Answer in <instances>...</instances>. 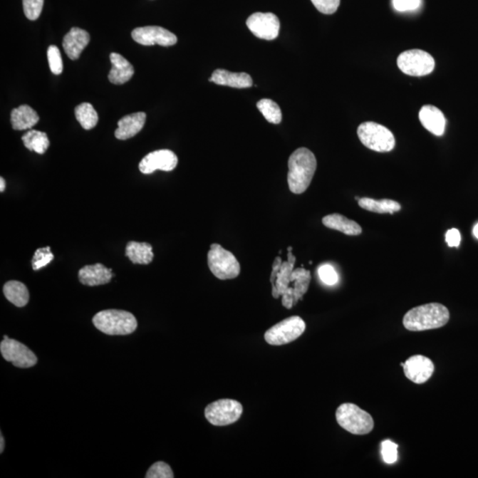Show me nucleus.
<instances>
[{
    "instance_id": "1",
    "label": "nucleus",
    "mask_w": 478,
    "mask_h": 478,
    "mask_svg": "<svg viewBox=\"0 0 478 478\" xmlns=\"http://www.w3.org/2000/svg\"><path fill=\"white\" fill-rule=\"evenodd\" d=\"M287 181L290 191L302 194L311 185L317 167L315 155L309 149L301 147L291 153L288 160Z\"/></svg>"
},
{
    "instance_id": "2",
    "label": "nucleus",
    "mask_w": 478,
    "mask_h": 478,
    "mask_svg": "<svg viewBox=\"0 0 478 478\" xmlns=\"http://www.w3.org/2000/svg\"><path fill=\"white\" fill-rule=\"evenodd\" d=\"M450 319L447 306L440 303L415 306L403 317V326L410 331H425L439 329L446 326Z\"/></svg>"
},
{
    "instance_id": "3",
    "label": "nucleus",
    "mask_w": 478,
    "mask_h": 478,
    "mask_svg": "<svg viewBox=\"0 0 478 478\" xmlns=\"http://www.w3.org/2000/svg\"><path fill=\"white\" fill-rule=\"evenodd\" d=\"M93 322L98 331L111 336L129 335L137 327L136 317L123 310H103L93 317Z\"/></svg>"
},
{
    "instance_id": "4",
    "label": "nucleus",
    "mask_w": 478,
    "mask_h": 478,
    "mask_svg": "<svg viewBox=\"0 0 478 478\" xmlns=\"http://www.w3.org/2000/svg\"><path fill=\"white\" fill-rule=\"evenodd\" d=\"M339 426L353 435H367L374 429V420L355 404L344 403L336 411Z\"/></svg>"
},
{
    "instance_id": "5",
    "label": "nucleus",
    "mask_w": 478,
    "mask_h": 478,
    "mask_svg": "<svg viewBox=\"0 0 478 478\" xmlns=\"http://www.w3.org/2000/svg\"><path fill=\"white\" fill-rule=\"evenodd\" d=\"M359 140L365 147L378 152H388L395 147V137L388 128L377 123H361L357 130Z\"/></svg>"
},
{
    "instance_id": "6",
    "label": "nucleus",
    "mask_w": 478,
    "mask_h": 478,
    "mask_svg": "<svg viewBox=\"0 0 478 478\" xmlns=\"http://www.w3.org/2000/svg\"><path fill=\"white\" fill-rule=\"evenodd\" d=\"M207 264L218 279H234L239 276L240 264L235 255L219 244H212L207 254Z\"/></svg>"
},
{
    "instance_id": "7",
    "label": "nucleus",
    "mask_w": 478,
    "mask_h": 478,
    "mask_svg": "<svg viewBox=\"0 0 478 478\" xmlns=\"http://www.w3.org/2000/svg\"><path fill=\"white\" fill-rule=\"evenodd\" d=\"M305 331L306 323L301 317L291 316L270 328L264 338L269 345H284L296 341Z\"/></svg>"
},
{
    "instance_id": "8",
    "label": "nucleus",
    "mask_w": 478,
    "mask_h": 478,
    "mask_svg": "<svg viewBox=\"0 0 478 478\" xmlns=\"http://www.w3.org/2000/svg\"><path fill=\"white\" fill-rule=\"evenodd\" d=\"M398 67L407 76H423L430 74L435 68V61L425 51L414 49L401 53L397 60Z\"/></svg>"
},
{
    "instance_id": "9",
    "label": "nucleus",
    "mask_w": 478,
    "mask_h": 478,
    "mask_svg": "<svg viewBox=\"0 0 478 478\" xmlns=\"http://www.w3.org/2000/svg\"><path fill=\"white\" fill-rule=\"evenodd\" d=\"M243 414V407L239 401L229 399L219 400L206 407L205 417L212 425L227 426L238 422Z\"/></svg>"
},
{
    "instance_id": "10",
    "label": "nucleus",
    "mask_w": 478,
    "mask_h": 478,
    "mask_svg": "<svg viewBox=\"0 0 478 478\" xmlns=\"http://www.w3.org/2000/svg\"><path fill=\"white\" fill-rule=\"evenodd\" d=\"M3 358L18 368H27L35 366L38 358L26 345L14 339H4L0 344Z\"/></svg>"
},
{
    "instance_id": "11",
    "label": "nucleus",
    "mask_w": 478,
    "mask_h": 478,
    "mask_svg": "<svg viewBox=\"0 0 478 478\" xmlns=\"http://www.w3.org/2000/svg\"><path fill=\"white\" fill-rule=\"evenodd\" d=\"M248 28L261 39L274 40L279 35L280 21L273 13H255L246 21Z\"/></svg>"
},
{
    "instance_id": "12",
    "label": "nucleus",
    "mask_w": 478,
    "mask_h": 478,
    "mask_svg": "<svg viewBox=\"0 0 478 478\" xmlns=\"http://www.w3.org/2000/svg\"><path fill=\"white\" fill-rule=\"evenodd\" d=\"M133 38L140 45L171 46L177 43V36L159 26H145L135 28L131 33Z\"/></svg>"
},
{
    "instance_id": "13",
    "label": "nucleus",
    "mask_w": 478,
    "mask_h": 478,
    "mask_svg": "<svg viewBox=\"0 0 478 478\" xmlns=\"http://www.w3.org/2000/svg\"><path fill=\"white\" fill-rule=\"evenodd\" d=\"M178 163L177 156L170 150H158L150 152L140 163L142 173L149 175L156 170L172 171Z\"/></svg>"
},
{
    "instance_id": "14",
    "label": "nucleus",
    "mask_w": 478,
    "mask_h": 478,
    "mask_svg": "<svg viewBox=\"0 0 478 478\" xmlns=\"http://www.w3.org/2000/svg\"><path fill=\"white\" fill-rule=\"evenodd\" d=\"M434 364L428 357L415 355L410 357L403 365L405 375L415 384H425L434 373Z\"/></svg>"
},
{
    "instance_id": "15",
    "label": "nucleus",
    "mask_w": 478,
    "mask_h": 478,
    "mask_svg": "<svg viewBox=\"0 0 478 478\" xmlns=\"http://www.w3.org/2000/svg\"><path fill=\"white\" fill-rule=\"evenodd\" d=\"M422 125L435 136L441 137L446 130L447 120L439 108L432 105H423L419 112Z\"/></svg>"
},
{
    "instance_id": "16",
    "label": "nucleus",
    "mask_w": 478,
    "mask_h": 478,
    "mask_svg": "<svg viewBox=\"0 0 478 478\" xmlns=\"http://www.w3.org/2000/svg\"><path fill=\"white\" fill-rule=\"evenodd\" d=\"M89 43V33L82 28L74 27L64 36L62 46L69 59L76 61L79 59L83 51Z\"/></svg>"
},
{
    "instance_id": "17",
    "label": "nucleus",
    "mask_w": 478,
    "mask_h": 478,
    "mask_svg": "<svg viewBox=\"0 0 478 478\" xmlns=\"http://www.w3.org/2000/svg\"><path fill=\"white\" fill-rule=\"evenodd\" d=\"M209 81L218 85L237 89L249 88L254 85L253 79L246 73H233L221 68L217 69L212 74Z\"/></svg>"
},
{
    "instance_id": "18",
    "label": "nucleus",
    "mask_w": 478,
    "mask_h": 478,
    "mask_svg": "<svg viewBox=\"0 0 478 478\" xmlns=\"http://www.w3.org/2000/svg\"><path fill=\"white\" fill-rule=\"evenodd\" d=\"M145 120L147 115L144 112L124 116L118 122V129L115 133V137L120 140H127L136 136L143 129Z\"/></svg>"
},
{
    "instance_id": "19",
    "label": "nucleus",
    "mask_w": 478,
    "mask_h": 478,
    "mask_svg": "<svg viewBox=\"0 0 478 478\" xmlns=\"http://www.w3.org/2000/svg\"><path fill=\"white\" fill-rule=\"evenodd\" d=\"M114 276L112 269L100 264L85 266L79 270L80 282L88 286H98L108 284L110 282Z\"/></svg>"
},
{
    "instance_id": "20",
    "label": "nucleus",
    "mask_w": 478,
    "mask_h": 478,
    "mask_svg": "<svg viewBox=\"0 0 478 478\" xmlns=\"http://www.w3.org/2000/svg\"><path fill=\"white\" fill-rule=\"evenodd\" d=\"M112 69L108 75L109 81L114 85H123L129 82L134 75L133 66L119 53L110 54Z\"/></svg>"
},
{
    "instance_id": "21",
    "label": "nucleus",
    "mask_w": 478,
    "mask_h": 478,
    "mask_svg": "<svg viewBox=\"0 0 478 478\" xmlns=\"http://www.w3.org/2000/svg\"><path fill=\"white\" fill-rule=\"evenodd\" d=\"M323 224L326 227L341 232L348 236H358L363 233V229L356 222L350 220L344 215L332 214L323 218Z\"/></svg>"
},
{
    "instance_id": "22",
    "label": "nucleus",
    "mask_w": 478,
    "mask_h": 478,
    "mask_svg": "<svg viewBox=\"0 0 478 478\" xmlns=\"http://www.w3.org/2000/svg\"><path fill=\"white\" fill-rule=\"evenodd\" d=\"M39 122V116L30 105H23L11 113V123L16 130L32 129Z\"/></svg>"
},
{
    "instance_id": "23",
    "label": "nucleus",
    "mask_w": 478,
    "mask_h": 478,
    "mask_svg": "<svg viewBox=\"0 0 478 478\" xmlns=\"http://www.w3.org/2000/svg\"><path fill=\"white\" fill-rule=\"evenodd\" d=\"M293 247H288V260L283 261L281 265L279 272L276 274V287L272 290L274 298H279L280 295H283L291 283V275L294 269L295 262H296V257L291 253Z\"/></svg>"
},
{
    "instance_id": "24",
    "label": "nucleus",
    "mask_w": 478,
    "mask_h": 478,
    "mask_svg": "<svg viewBox=\"0 0 478 478\" xmlns=\"http://www.w3.org/2000/svg\"><path fill=\"white\" fill-rule=\"evenodd\" d=\"M125 254L134 264L143 265L151 264L155 256L151 244L135 241H131L127 244Z\"/></svg>"
},
{
    "instance_id": "25",
    "label": "nucleus",
    "mask_w": 478,
    "mask_h": 478,
    "mask_svg": "<svg viewBox=\"0 0 478 478\" xmlns=\"http://www.w3.org/2000/svg\"><path fill=\"white\" fill-rule=\"evenodd\" d=\"M358 204L361 209L377 214H393L401 209L399 202L388 199L377 200L370 198H361L358 200Z\"/></svg>"
},
{
    "instance_id": "26",
    "label": "nucleus",
    "mask_w": 478,
    "mask_h": 478,
    "mask_svg": "<svg viewBox=\"0 0 478 478\" xmlns=\"http://www.w3.org/2000/svg\"><path fill=\"white\" fill-rule=\"evenodd\" d=\"M4 294L11 303L18 306V308H23L26 306L30 299V293L25 284L18 281H9L3 288Z\"/></svg>"
},
{
    "instance_id": "27",
    "label": "nucleus",
    "mask_w": 478,
    "mask_h": 478,
    "mask_svg": "<svg viewBox=\"0 0 478 478\" xmlns=\"http://www.w3.org/2000/svg\"><path fill=\"white\" fill-rule=\"evenodd\" d=\"M21 140H23L25 147L39 155L45 153L50 145L48 137L42 131L31 130L24 135Z\"/></svg>"
},
{
    "instance_id": "28",
    "label": "nucleus",
    "mask_w": 478,
    "mask_h": 478,
    "mask_svg": "<svg viewBox=\"0 0 478 478\" xmlns=\"http://www.w3.org/2000/svg\"><path fill=\"white\" fill-rule=\"evenodd\" d=\"M311 275L309 270L304 268L293 269L291 275V283H294V304H296L298 299H301L308 290Z\"/></svg>"
},
{
    "instance_id": "29",
    "label": "nucleus",
    "mask_w": 478,
    "mask_h": 478,
    "mask_svg": "<svg viewBox=\"0 0 478 478\" xmlns=\"http://www.w3.org/2000/svg\"><path fill=\"white\" fill-rule=\"evenodd\" d=\"M75 115L76 120L86 130L93 129L97 125L98 113L95 110L93 105L90 103H82L78 105L75 109Z\"/></svg>"
},
{
    "instance_id": "30",
    "label": "nucleus",
    "mask_w": 478,
    "mask_h": 478,
    "mask_svg": "<svg viewBox=\"0 0 478 478\" xmlns=\"http://www.w3.org/2000/svg\"><path fill=\"white\" fill-rule=\"evenodd\" d=\"M257 108L269 123L279 124L282 122V111L275 101L264 98L258 102Z\"/></svg>"
},
{
    "instance_id": "31",
    "label": "nucleus",
    "mask_w": 478,
    "mask_h": 478,
    "mask_svg": "<svg viewBox=\"0 0 478 478\" xmlns=\"http://www.w3.org/2000/svg\"><path fill=\"white\" fill-rule=\"evenodd\" d=\"M54 255L51 251L50 246L39 248L36 251L34 257L32 259V268L38 270L48 265L53 260Z\"/></svg>"
},
{
    "instance_id": "32",
    "label": "nucleus",
    "mask_w": 478,
    "mask_h": 478,
    "mask_svg": "<svg viewBox=\"0 0 478 478\" xmlns=\"http://www.w3.org/2000/svg\"><path fill=\"white\" fill-rule=\"evenodd\" d=\"M47 58H48L51 71L54 75H61L63 71V63H62L60 50L56 46H49L47 51Z\"/></svg>"
},
{
    "instance_id": "33",
    "label": "nucleus",
    "mask_w": 478,
    "mask_h": 478,
    "mask_svg": "<svg viewBox=\"0 0 478 478\" xmlns=\"http://www.w3.org/2000/svg\"><path fill=\"white\" fill-rule=\"evenodd\" d=\"M45 0H23L24 14L28 20L38 19L42 13Z\"/></svg>"
},
{
    "instance_id": "34",
    "label": "nucleus",
    "mask_w": 478,
    "mask_h": 478,
    "mask_svg": "<svg viewBox=\"0 0 478 478\" xmlns=\"http://www.w3.org/2000/svg\"><path fill=\"white\" fill-rule=\"evenodd\" d=\"M174 473L170 466L163 462H155L147 473V478H173Z\"/></svg>"
},
{
    "instance_id": "35",
    "label": "nucleus",
    "mask_w": 478,
    "mask_h": 478,
    "mask_svg": "<svg viewBox=\"0 0 478 478\" xmlns=\"http://www.w3.org/2000/svg\"><path fill=\"white\" fill-rule=\"evenodd\" d=\"M318 275L322 282L327 286H334L338 282V275L335 269L330 264L320 266Z\"/></svg>"
},
{
    "instance_id": "36",
    "label": "nucleus",
    "mask_w": 478,
    "mask_h": 478,
    "mask_svg": "<svg viewBox=\"0 0 478 478\" xmlns=\"http://www.w3.org/2000/svg\"><path fill=\"white\" fill-rule=\"evenodd\" d=\"M382 457L388 464H393L398 459V445L390 440L382 443Z\"/></svg>"
},
{
    "instance_id": "37",
    "label": "nucleus",
    "mask_w": 478,
    "mask_h": 478,
    "mask_svg": "<svg viewBox=\"0 0 478 478\" xmlns=\"http://www.w3.org/2000/svg\"><path fill=\"white\" fill-rule=\"evenodd\" d=\"M311 1L316 9L324 14H332L337 12L341 5V0H311Z\"/></svg>"
},
{
    "instance_id": "38",
    "label": "nucleus",
    "mask_w": 478,
    "mask_h": 478,
    "mask_svg": "<svg viewBox=\"0 0 478 478\" xmlns=\"http://www.w3.org/2000/svg\"><path fill=\"white\" fill-rule=\"evenodd\" d=\"M421 3V0H393L394 9L399 12L417 10Z\"/></svg>"
},
{
    "instance_id": "39",
    "label": "nucleus",
    "mask_w": 478,
    "mask_h": 478,
    "mask_svg": "<svg viewBox=\"0 0 478 478\" xmlns=\"http://www.w3.org/2000/svg\"><path fill=\"white\" fill-rule=\"evenodd\" d=\"M461 232L457 229H448L446 234V242L449 247L458 248L459 244H461Z\"/></svg>"
},
{
    "instance_id": "40",
    "label": "nucleus",
    "mask_w": 478,
    "mask_h": 478,
    "mask_svg": "<svg viewBox=\"0 0 478 478\" xmlns=\"http://www.w3.org/2000/svg\"><path fill=\"white\" fill-rule=\"evenodd\" d=\"M283 261L280 257H276L275 261H274L271 277H270V281H271L272 288L275 289L276 287V274L280 269L281 265H282ZM272 289V290H273Z\"/></svg>"
},
{
    "instance_id": "41",
    "label": "nucleus",
    "mask_w": 478,
    "mask_h": 478,
    "mask_svg": "<svg viewBox=\"0 0 478 478\" xmlns=\"http://www.w3.org/2000/svg\"><path fill=\"white\" fill-rule=\"evenodd\" d=\"M6 189V181L3 177L0 178V192H3Z\"/></svg>"
},
{
    "instance_id": "42",
    "label": "nucleus",
    "mask_w": 478,
    "mask_h": 478,
    "mask_svg": "<svg viewBox=\"0 0 478 478\" xmlns=\"http://www.w3.org/2000/svg\"><path fill=\"white\" fill-rule=\"evenodd\" d=\"M4 448H5V440H4L1 434V436H0V452H3Z\"/></svg>"
},
{
    "instance_id": "43",
    "label": "nucleus",
    "mask_w": 478,
    "mask_h": 478,
    "mask_svg": "<svg viewBox=\"0 0 478 478\" xmlns=\"http://www.w3.org/2000/svg\"><path fill=\"white\" fill-rule=\"evenodd\" d=\"M473 235L477 239H478V222L473 229Z\"/></svg>"
},
{
    "instance_id": "44",
    "label": "nucleus",
    "mask_w": 478,
    "mask_h": 478,
    "mask_svg": "<svg viewBox=\"0 0 478 478\" xmlns=\"http://www.w3.org/2000/svg\"><path fill=\"white\" fill-rule=\"evenodd\" d=\"M9 338L7 336H4V339H9Z\"/></svg>"
}]
</instances>
